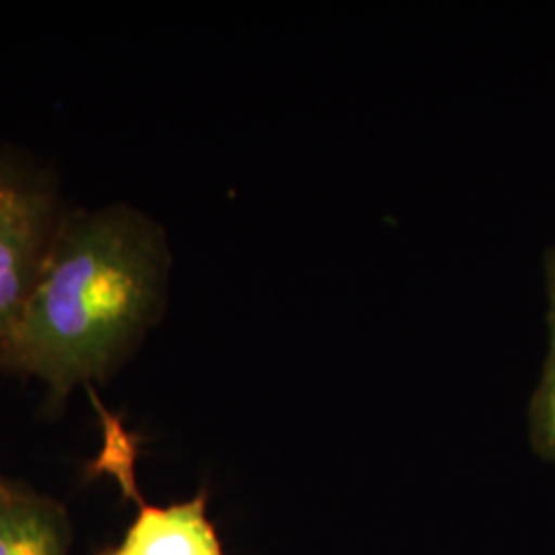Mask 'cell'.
<instances>
[{"label":"cell","instance_id":"1","mask_svg":"<svg viewBox=\"0 0 555 555\" xmlns=\"http://www.w3.org/2000/svg\"><path fill=\"white\" fill-rule=\"evenodd\" d=\"M171 263L165 229L137 206L66 208L2 371L56 399L112 377L163 318Z\"/></svg>","mask_w":555,"mask_h":555},{"label":"cell","instance_id":"2","mask_svg":"<svg viewBox=\"0 0 555 555\" xmlns=\"http://www.w3.org/2000/svg\"><path fill=\"white\" fill-rule=\"evenodd\" d=\"M64 210L59 183L48 169L0 153V371Z\"/></svg>","mask_w":555,"mask_h":555},{"label":"cell","instance_id":"3","mask_svg":"<svg viewBox=\"0 0 555 555\" xmlns=\"http://www.w3.org/2000/svg\"><path fill=\"white\" fill-rule=\"evenodd\" d=\"M206 502V490L165 508L140 502L139 516L124 541L98 555H224Z\"/></svg>","mask_w":555,"mask_h":555},{"label":"cell","instance_id":"4","mask_svg":"<svg viewBox=\"0 0 555 555\" xmlns=\"http://www.w3.org/2000/svg\"><path fill=\"white\" fill-rule=\"evenodd\" d=\"M70 525L50 498L20 488L0 498V555H68Z\"/></svg>","mask_w":555,"mask_h":555},{"label":"cell","instance_id":"5","mask_svg":"<svg viewBox=\"0 0 555 555\" xmlns=\"http://www.w3.org/2000/svg\"><path fill=\"white\" fill-rule=\"evenodd\" d=\"M529 438L537 455L555 463V344L529 408Z\"/></svg>","mask_w":555,"mask_h":555},{"label":"cell","instance_id":"6","mask_svg":"<svg viewBox=\"0 0 555 555\" xmlns=\"http://www.w3.org/2000/svg\"><path fill=\"white\" fill-rule=\"evenodd\" d=\"M545 276H547V298H550V311H547V323H550V334H552V344H555V245L550 249L547 259H545Z\"/></svg>","mask_w":555,"mask_h":555},{"label":"cell","instance_id":"7","mask_svg":"<svg viewBox=\"0 0 555 555\" xmlns=\"http://www.w3.org/2000/svg\"><path fill=\"white\" fill-rule=\"evenodd\" d=\"M20 488L15 486V483H11V481H7L4 477L0 476V498L11 496V494H15Z\"/></svg>","mask_w":555,"mask_h":555}]
</instances>
